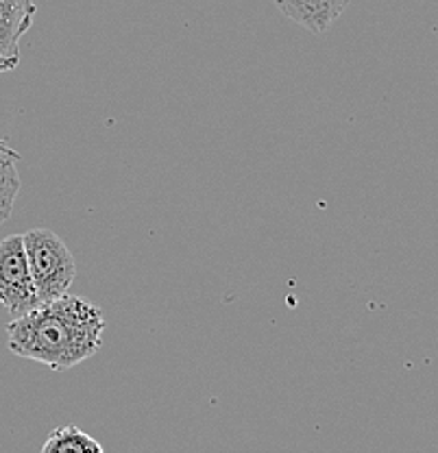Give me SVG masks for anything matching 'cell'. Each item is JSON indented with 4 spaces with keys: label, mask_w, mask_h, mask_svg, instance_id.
<instances>
[{
    "label": "cell",
    "mask_w": 438,
    "mask_h": 453,
    "mask_svg": "<svg viewBox=\"0 0 438 453\" xmlns=\"http://www.w3.org/2000/svg\"><path fill=\"white\" fill-rule=\"evenodd\" d=\"M107 323L89 301L64 295L7 325L9 351L53 371H68L101 349Z\"/></svg>",
    "instance_id": "1"
},
{
    "label": "cell",
    "mask_w": 438,
    "mask_h": 453,
    "mask_svg": "<svg viewBox=\"0 0 438 453\" xmlns=\"http://www.w3.org/2000/svg\"><path fill=\"white\" fill-rule=\"evenodd\" d=\"M22 242L40 303H50L68 295L77 277V262L68 244L55 231L44 226H35L22 234Z\"/></svg>",
    "instance_id": "2"
},
{
    "label": "cell",
    "mask_w": 438,
    "mask_h": 453,
    "mask_svg": "<svg viewBox=\"0 0 438 453\" xmlns=\"http://www.w3.org/2000/svg\"><path fill=\"white\" fill-rule=\"evenodd\" d=\"M0 305L13 319H20L42 305L20 234L0 240Z\"/></svg>",
    "instance_id": "3"
},
{
    "label": "cell",
    "mask_w": 438,
    "mask_h": 453,
    "mask_svg": "<svg viewBox=\"0 0 438 453\" xmlns=\"http://www.w3.org/2000/svg\"><path fill=\"white\" fill-rule=\"evenodd\" d=\"M33 0H0V74L20 64V40L33 25Z\"/></svg>",
    "instance_id": "4"
},
{
    "label": "cell",
    "mask_w": 438,
    "mask_h": 453,
    "mask_svg": "<svg viewBox=\"0 0 438 453\" xmlns=\"http://www.w3.org/2000/svg\"><path fill=\"white\" fill-rule=\"evenodd\" d=\"M351 3L353 0H275L288 20L317 35L327 31Z\"/></svg>",
    "instance_id": "5"
},
{
    "label": "cell",
    "mask_w": 438,
    "mask_h": 453,
    "mask_svg": "<svg viewBox=\"0 0 438 453\" xmlns=\"http://www.w3.org/2000/svg\"><path fill=\"white\" fill-rule=\"evenodd\" d=\"M18 159L20 153L9 146V142L0 138V225L7 223L16 207L18 192H20L22 181L18 174Z\"/></svg>",
    "instance_id": "6"
},
{
    "label": "cell",
    "mask_w": 438,
    "mask_h": 453,
    "mask_svg": "<svg viewBox=\"0 0 438 453\" xmlns=\"http://www.w3.org/2000/svg\"><path fill=\"white\" fill-rule=\"evenodd\" d=\"M42 453H105L101 442L92 438L83 429L74 427V425H65V427L55 429L49 434Z\"/></svg>",
    "instance_id": "7"
}]
</instances>
